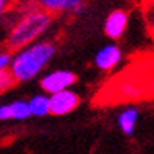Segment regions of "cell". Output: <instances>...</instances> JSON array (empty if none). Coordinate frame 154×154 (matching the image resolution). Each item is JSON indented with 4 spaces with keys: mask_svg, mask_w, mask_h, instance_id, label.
<instances>
[{
    "mask_svg": "<svg viewBox=\"0 0 154 154\" xmlns=\"http://www.w3.org/2000/svg\"><path fill=\"white\" fill-rule=\"evenodd\" d=\"M55 52L57 49L52 41H36L13 55L8 71L13 75L14 82L33 80L51 63Z\"/></svg>",
    "mask_w": 154,
    "mask_h": 154,
    "instance_id": "cell-1",
    "label": "cell"
},
{
    "mask_svg": "<svg viewBox=\"0 0 154 154\" xmlns=\"http://www.w3.org/2000/svg\"><path fill=\"white\" fill-rule=\"evenodd\" d=\"M52 24V14L44 10H32L20 17L11 29L6 46L10 51H20L27 46L33 44Z\"/></svg>",
    "mask_w": 154,
    "mask_h": 154,
    "instance_id": "cell-2",
    "label": "cell"
},
{
    "mask_svg": "<svg viewBox=\"0 0 154 154\" xmlns=\"http://www.w3.org/2000/svg\"><path fill=\"white\" fill-rule=\"evenodd\" d=\"M77 82V75L72 71L68 69H55L43 75V79L39 82V87L43 91L51 94L60 93L63 90H69L74 83Z\"/></svg>",
    "mask_w": 154,
    "mask_h": 154,
    "instance_id": "cell-3",
    "label": "cell"
},
{
    "mask_svg": "<svg viewBox=\"0 0 154 154\" xmlns=\"http://www.w3.org/2000/svg\"><path fill=\"white\" fill-rule=\"evenodd\" d=\"M80 104V96L74 90H63L60 93H55L49 96V113L55 116L68 115L72 110H75Z\"/></svg>",
    "mask_w": 154,
    "mask_h": 154,
    "instance_id": "cell-4",
    "label": "cell"
},
{
    "mask_svg": "<svg viewBox=\"0 0 154 154\" xmlns=\"http://www.w3.org/2000/svg\"><path fill=\"white\" fill-rule=\"evenodd\" d=\"M129 22V14L124 10H113L104 20V33L110 39H118L126 32Z\"/></svg>",
    "mask_w": 154,
    "mask_h": 154,
    "instance_id": "cell-5",
    "label": "cell"
},
{
    "mask_svg": "<svg viewBox=\"0 0 154 154\" xmlns=\"http://www.w3.org/2000/svg\"><path fill=\"white\" fill-rule=\"evenodd\" d=\"M121 49L116 44H107L101 47L94 55V66L101 71H110L121 61Z\"/></svg>",
    "mask_w": 154,
    "mask_h": 154,
    "instance_id": "cell-6",
    "label": "cell"
},
{
    "mask_svg": "<svg viewBox=\"0 0 154 154\" xmlns=\"http://www.w3.org/2000/svg\"><path fill=\"white\" fill-rule=\"evenodd\" d=\"M41 10L47 11L49 14L52 13H82L83 3L79 0H43L39 3Z\"/></svg>",
    "mask_w": 154,
    "mask_h": 154,
    "instance_id": "cell-7",
    "label": "cell"
},
{
    "mask_svg": "<svg viewBox=\"0 0 154 154\" xmlns=\"http://www.w3.org/2000/svg\"><path fill=\"white\" fill-rule=\"evenodd\" d=\"M137 121H138V109L135 107H126L116 118V123L120 126L121 132L128 137L134 135Z\"/></svg>",
    "mask_w": 154,
    "mask_h": 154,
    "instance_id": "cell-8",
    "label": "cell"
},
{
    "mask_svg": "<svg viewBox=\"0 0 154 154\" xmlns=\"http://www.w3.org/2000/svg\"><path fill=\"white\" fill-rule=\"evenodd\" d=\"M29 106V112L30 116H36V118H43L46 115H49V96L47 94H35L33 97H30V101L27 102Z\"/></svg>",
    "mask_w": 154,
    "mask_h": 154,
    "instance_id": "cell-9",
    "label": "cell"
},
{
    "mask_svg": "<svg viewBox=\"0 0 154 154\" xmlns=\"http://www.w3.org/2000/svg\"><path fill=\"white\" fill-rule=\"evenodd\" d=\"M10 106V112H11V120L16 121H24L27 118H30V112H29V106H27V101L17 99L8 102Z\"/></svg>",
    "mask_w": 154,
    "mask_h": 154,
    "instance_id": "cell-10",
    "label": "cell"
},
{
    "mask_svg": "<svg viewBox=\"0 0 154 154\" xmlns=\"http://www.w3.org/2000/svg\"><path fill=\"white\" fill-rule=\"evenodd\" d=\"M13 85H14V79H13V75L10 74L8 69L0 72V91H5V90L11 88Z\"/></svg>",
    "mask_w": 154,
    "mask_h": 154,
    "instance_id": "cell-11",
    "label": "cell"
},
{
    "mask_svg": "<svg viewBox=\"0 0 154 154\" xmlns=\"http://www.w3.org/2000/svg\"><path fill=\"white\" fill-rule=\"evenodd\" d=\"M145 19H146V24H148L151 35L154 36V3H149L145 8Z\"/></svg>",
    "mask_w": 154,
    "mask_h": 154,
    "instance_id": "cell-12",
    "label": "cell"
},
{
    "mask_svg": "<svg viewBox=\"0 0 154 154\" xmlns=\"http://www.w3.org/2000/svg\"><path fill=\"white\" fill-rule=\"evenodd\" d=\"M11 63V54L10 52H0V72L10 68Z\"/></svg>",
    "mask_w": 154,
    "mask_h": 154,
    "instance_id": "cell-13",
    "label": "cell"
},
{
    "mask_svg": "<svg viewBox=\"0 0 154 154\" xmlns=\"http://www.w3.org/2000/svg\"><path fill=\"white\" fill-rule=\"evenodd\" d=\"M11 120V112L8 104H2L0 106V121H8Z\"/></svg>",
    "mask_w": 154,
    "mask_h": 154,
    "instance_id": "cell-14",
    "label": "cell"
},
{
    "mask_svg": "<svg viewBox=\"0 0 154 154\" xmlns=\"http://www.w3.org/2000/svg\"><path fill=\"white\" fill-rule=\"evenodd\" d=\"M5 8H6V2H3V0H0V14L5 11Z\"/></svg>",
    "mask_w": 154,
    "mask_h": 154,
    "instance_id": "cell-15",
    "label": "cell"
}]
</instances>
